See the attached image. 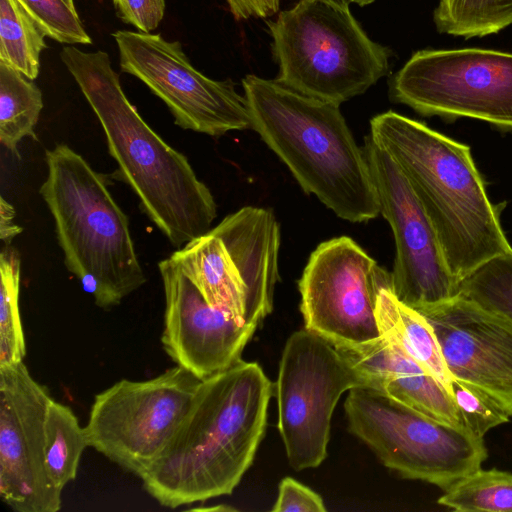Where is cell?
I'll list each match as a JSON object with an SVG mask.
<instances>
[{
  "instance_id": "cell-26",
  "label": "cell",
  "mask_w": 512,
  "mask_h": 512,
  "mask_svg": "<svg viewBox=\"0 0 512 512\" xmlns=\"http://www.w3.org/2000/svg\"><path fill=\"white\" fill-rule=\"evenodd\" d=\"M458 296L512 321V252L486 261L463 278Z\"/></svg>"
},
{
  "instance_id": "cell-22",
  "label": "cell",
  "mask_w": 512,
  "mask_h": 512,
  "mask_svg": "<svg viewBox=\"0 0 512 512\" xmlns=\"http://www.w3.org/2000/svg\"><path fill=\"white\" fill-rule=\"evenodd\" d=\"M47 36L19 0H0V62L36 79Z\"/></svg>"
},
{
  "instance_id": "cell-1",
  "label": "cell",
  "mask_w": 512,
  "mask_h": 512,
  "mask_svg": "<svg viewBox=\"0 0 512 512\" xmlns=\"http://www.w3.org/2000/svg\"><path fill=\"white\" fill-rule=\"evenodd\" d=\"M272 395L255 362L240 360L201 380L174 435L140 477L145 491L172 509L230 495L254 460Z\"/></svg>"
},
{
  "instance_id": "cell-27",
  "label": "cell",
  "mask_w": 512,
  "mask_h": 512,
  "mask_svg": "<svg viewBox=\"0 0 512 512\" xmlns=\"http://www.w3.org/2000/svg\"><path fill=\"white\" fill-rule=\"evenodd\" d=\"M447 389L452 397L461 426L474 435L483 436L492 428L509 421V414L479 388L451 378Z\"/></svg>"
},
{
  "instance_id": "cell-8",
  "label": "cell",
  "mask_w": 512,
  "mask_h": 512,
  "mask_svg": "<svg viewBox=\"0 0 512 512\" xmlns=\"http://www.w3.org/2000/svg\"><path fill=\"white\" fill-rule=\"evenodd\" d=\"M344 410L349 431L406 479L446 490L488 457L483 438L465 427L434 420L372 388L350 389Z\"/></svg>"
},
{
  "instance_id": "cell-23",
  "label": "cell",
  "mask_w": 512,
  "mask_h": 512,
  "mask_svg": "<svg viewBox=\"0 0 512 512\" xmlns=\"http://www.w3.org/2000/svg\"><path fill=\"white\" fill-rule=\"evenodd\" d=\"M433 20L439 33L484 37L512 24V0H439Z\"/></svg>"
},
{
  "instance_id": "cell-18",
  "label": "cell",
  "mask_w": 512,
  "mask_h": 512,
  "mask_svg": "<svg viewBox=\"0 0 512 512\" xmlns=\"http://www.w3.org/2000/svg\"><path fill=\"white\" fill-rule=\"evenodd\" d=\"M335 348L364 377L368 388L434 420L461 426L447 387L395 343L380 336Z\"/></svg>"
},
{
  "instance_id": "cell-35",
  "label": "cell",
  "mask_w": 512,
  "mask_h": 512,
  "mask_svg": "<svg viewBox=\"0 0 512 512\" xmlns=\"http://www.w3.org/2000/svg\"><path fill=\"white\" fill-rule=\"evenodd\" d=\"M374 1L375 0H350V2L356 3L359 6L368 5V4H370V3L374 2Z\"/></svg>"
},
{
  "instance_id": "cell-15",
  "label": "cell",
  "mask_w": 512,
  "mask_h": 512,
  "mask_svg": "<svg viewBox=\"0 0 512 512\" xmlns=\"http://www.w3.org/2000/svg\"><path fill=\"white\" fill-rule=\"evenodd\" d=\"M52 399L24 361L0 366V498L15 512H57L62 506V491L45 466Z\"/></svg>"
},
{
  "instance_id": "cell-13",
  "label": "cell",
  "mask_w": 512,
  "mask_h": 512,
  "mask_svg": "<svg viewBox=\"0 0 512 512\" xmlns=\"http://www.w3.org/2000/svg\"><path fill=\"white\" fill-rule=\"evenodd\" d=\"M298 285L306 329L335 347L380 337L377 297L383 288L392 287V275L351 238L322 242L310 255Z\"/></svg>"
},
{
  "instance_id": "cell-25",
  "label": "cell",
  "mask_w": 512,
  "mask_h": 512,
  "mask_svg": "<svg viewBox=\"0 0 512 512\" xmlns=\"http://www.w3.org/2000/svg\"><path fill=\"white\" fill-rule=\"evenodd\" d=\"M21 259L6 245L0 253V366L24 360L26 343L19 310Z\"/></svg>"
},
{
  "instance_id": "cell-20",
  "label": "cell",
  "mask_w": 512,
  "mask_h": 512,
  "mask_svg": "<svg viewBox=\"0 0 512 512\" xmlns=\"http://www.w3.org/2000/svg\"><path fill=\"white\" fill-rule=\"evenodd\" d=\"M89 447L84 427L72 409L51 400L45 418V466L61 491L76 478L81 456Z\"/></svg>"
},
{
  "instance_id": "cell-19",
  "label": "cell",
  "mask_w": 512,
  "mask_h": 512,
  "mask_svg": "<svg viewBox=\"0 0 512 512\" xmlns=\"http://www.w3.org/2000/svg\"><path fill=\"white\" fill-rule=\"evenodd\" d=\"M376 317L381 337L401 347L447 387L452 377L436 335L419 311L403 304L392 287H386L378 294Z\"/></svg>"
},
{
  "instance_id": "cell-29",
  "label": "cell",
  "mask_w": 512,
  "mask_h": 512,
  "mask_svg": "<svg viewBox=\"0 0 512 512\" xmlns=\"http://www.w3.org/2000/svg\"><path fill=\"white\" fill-rule=\"evenodd\" d=\"M118 17L141 32L151 33L163 19L165 0H112Z\"/></svg>"
},
{
  "instance_id": "cell-24",
  "label": "cell",
  "mask_w": 512,
  "mask_h": 512,
  "mask_svg": "<svg viewBox=\"0 0 512 512\" xmlns=\"http://www.w3.org/2000/svg\"><path fill=\"white\" fill-rule=\"evenodd\" d=\"M438 504L459 512H512V473L480 468L444 490Z\"/></svg>"
},
{
  "instance_id": "cell-9",
  "label": "cell",
  "mask_w": 512,
  "mask_h": 512,
  "mask_svg": "<svg viewBox=\"0 0 512 512\" xmlns=\"http://www.w3.org/2000/svg\"><path fill=\"white\" fill-rule=\"evenodd\" d=\"M390 97L424 116L473 118L512 129V53L425 49L390 81Z\"/></svg>"
},
{
  "instance_id": "cell-5",
  "label": "cell",
  "mask_w": 512,
  "mask_h": 512,
  "mask_svg": "<svg viewBox=\"0 0 512 512\" xmlns=\"http://www.w3.org/2000/svg\"><path fill=\"white\" fill-rule=\"evenodd\" d=\"M48 169L40 187L55 224L64 263L102 309L117 306L146 277L126 214L105 177L66 144L45 151Z\"/></svg>"
},
{
  "instance_id": "cell-2",
  "label": "cell",
  "mask_w": 512,
  "mask_h": 512,
  "mask_svg": "<svg viewBox=\"0 0 512 512\" xmlns=\"http://www.w3.org/2000/svg\"><path fill=\"white\" fill-rule=\"evenodd\" d=\"M60 58L100 122L118 178L148 218L178 249L210 231L217 216L212 193L128 100L108 54L67 46Z\"/></svg>"
},
{
  "instance_id": "cell-12",
  "label": "cell",
  "mask_w": 512,
  "mask_h": 512,
  "mask_svg": "<svg viewBox=\"0 0 512 512\" xmlns=\"http://www.w3.org/2000/svg\"><path fill=\"white\" fill-rule=\"evenodd\" d=\"M112 36L121 70L159 97L179 127L210 136L251 128L247 100L236 91L235 83L202 74L179 41L128 30H118Z\"/></svg>"
},
{
  "instance_id": "cell-31",
  "label": "cell",
  "mask_w": 512,
  "mask_h": 512,
  "mask_svg": "<svg viewBox=\"0 0 512 512\" xmlns=\"http://www.w3.org/2000/svg\"><path fill=\"white\" fill-rule=\"evenodd\" d=\"M236 20L267 18L279 11L280 0H225Z\"/></svg>"
},
{
  "instance_id": "cell-11",
  "label": "cell",
  "mask_w": 512,
  "mask_h": 512,
  "mask_svg": "<svg viewBox=\"0 0 512 512\" xmlns=\"http://www.w3.org/2000/svg\"><path fill=\"white\" fill-rule=\"evenodd\" d=\"M356 387L368 384L329 341L306 328L288 338L276 397L278 430L295 470L324 461L335 406L344 392Z\"/></svg>"
},
{
  "instance_id": "cell-33",
  "label": "cell",
  "mask_w": 512,
  "mask_h": 512,
  "mask_svg": "<svg viewBox=\"0 0 512 512\" xmlns=\"http://www.w3.org/2000/svg\"><path fill=\"white\" fill-rule=\"evenodd\" d=\"M192 510H195V511H229V510H234L232 507H229V506H224V505H219V506H216V507H198V508H194Z\"/></svg>"
},
{
  "instance_id": "cell-3",
  "label": "cell",
  "mask_w": 512,
  "mask_h": 512,
  "mask_svg": "<svg viewBox=\"0 0 512 512\" xmlns=\"http://www.w3.org/2000/svg\"><path fill=\"white\" fill-rule=\"evenodd\" d=\"M369 136L406 177L459 282L486 261L512 252L469 146L393 111L371 119Z\"/></svg>"
},
{
  "instance_id": "cell-7",
  "label": "cell",
  "mask_w": 512,
  "mask_h": 512,
  "mask_svg": "<svg viewBox=\"0 0 512 512\" xmlns=\"http://www.w3.org/2000/svg\"><path fill=\"white\" fill-rule=\"evenodd\" d=\"M279 247L274 214L247 206L170 257L211 306L240 324L258 325L273 308Z\"/></svg>"
},
{
  "instance_id": "cell-34",
  "label": "cell",
  "mask_w": 512,
  "mask_h": 512,
  "mask_svg": "<svg viewBox=\"0 0 512 512\" xmlns=\"http://www.w3.org/2000/svg\"><path fill=\"white\" fill-rule=\"evenodd\" d=\"M328 1L338 4L340 6H344V7H349V4L351 3L350 0H328Z\"/></svg>"
},
{
  "instance_id": "cell-21",
  "label": "cell",
  "mask_w": 512,
  "mask_h": 512,
  "mask_svg": "<svg viewBox=\"0 0 512 512\" xmlns=\"http://www.w3.org/2000/svg\"><path fill=\"white\" fill-rule=\"evenodd\" d=\"M43 100L41 90L17 69L0 62V141L17 152L19 142L34 134Z\"/></svg>"
},
{
  "instance_id": "cell-17",
  "label": "cell",
  "mask_w": 512,
  "mask_h": 512,
  "mask_svg": "<svg viewBox=\"0 0 512 512\" xmlns=\"http://www.w3.org/2000/svg\"><path fill=\"white\" fill-rule=\"evenodd\" d=\"M158 267L165 296L161 342L169 357L200 380L239 362L257 325L211 306L171 257Z\"/></svg>"
},
{
  "instance_id": "cell-10",
  "label": "cell",
  "mask_w": 512,
  "mask_h": 512,
  "mask_svg": "<svg viewBox=\"0 0 512 512\" xmlns=\"http://www.w3.org/2000/svg\"><path fill=\"white\" fill-rule=\"evenodd\" d=\"M200 382L176 365L147 380L114 383L91 405L89 447L140 478L174 435Z\"/></svg>"
},
{
  "instance_id": "cell-16",
  "label": "cell",
  "mask_w": 512,
  "mask_h": 512,
  "mask_svg": "<svg viewBox=\"0 0 512 512\" xmlns=\"http://www.w3.org/2000/svg\"><path fill=\"white\" fill-rule=\"evenodd\" d=\"M417 311L451 377L487 393L512 417V321L458 295Z\"/></svg>"
},
{
  "instance_id": "cell-30",
  "label": "cell",
  "mask_w": 512,
  "mask_h": 512,
  "mask_svg": "<svg viewBox=\"0 0 512 512\" xmlns=\"http://www.w3.org/2000/svg\"><path fill=\"white\" fill-rule=\"evenodd\" d=\"M272 511L324 512L326 507L317 493L295 479L286 477L279 485L278 498Z\"/></svg>"
},
{
  "instance_id": "cell-6",
  "label": "cell",
  "mask_w": 512,
  "mask_h": 512,
  "mask_svg": "<svg viewBox=\"0 0 512 512\" xmlns=\"http://www.w3.org/2000/svg\"><path fill=\"white\" fill-rule=\"evenodd\" d=\"M281 85L340 105L389 72V48L371 40L349 7L299 0L267 23Z\"/></svg>"
},
{
  "instance_id": "cell-14",
  "label": "cell",
  "mask_w": 512,
  "mask_h": 512,
  "mask_svg": "<svg viewBox=\"0 0 512 512\" xmlns=\"http://www.w3.org/2000/svg\"><path fill=\"white\" fill-rule=\"evenodd\" d=\"M364 153L376 187L380 213L393 231L396 256L392 290L403 304L420 310L458 295L435 229L406 177L370 136Z\"/></svg>"
},
{
  "instance_id": "cell-28",
  "label": "cell",
  "mask_w": 512,
  "mask_h": 512,
  "mask_svg": "<svg viewBox=\"0 0 512 512\" xmlns=\"http://www.w3.org/2000/svg\"><path fill=\"white\" fill-rule=\"evenodd\" d=\"M45 29L48 37L64 44H91L74 0H19Z\"/></svg>"
},
{
  "instance_id": "cell-4",
  "label": "cell",
  "mask_w": 512,
  "mask_h": 512,
  "mask_svg": "<svg viewBox=\"0 0 512 512\" xmlns=\"http://www.w3.org/2000/svg\"><path fill=\"white\" fill-rule=\"evenodd\" d=\"M254 129L307 194L338 217L365 222L380 213L364 153L339 105L256 75L242 79Z\"/></svg>"
},
{
  "instance_id": "cell-32",
  "label": "cell",
  "mask_w": 512,
  "mask_h": 512,
  "mask_svg": "<svg viewBox=\"0 0 512 512\" xmlns=\"http://www.w3.org/2000/svg\"><path fill=\"white\" fill-rule=\"evenodd\" d=\"M16 212L14 207L2 196L0 198V237L8 245L11 240L23 231V228L14 222Z\"/></svg>"
}]
</instances>
